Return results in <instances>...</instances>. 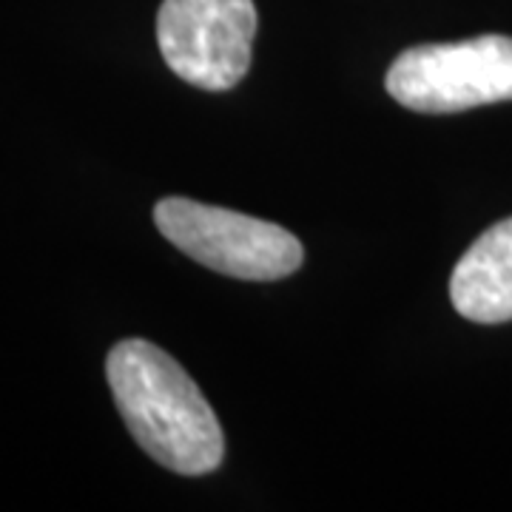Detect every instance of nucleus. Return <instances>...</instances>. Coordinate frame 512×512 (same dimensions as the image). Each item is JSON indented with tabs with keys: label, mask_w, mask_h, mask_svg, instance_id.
Masks as SVG:
<instances>
[{
	"label": "nucleus",
	"mask_w": 512,
	"mask_h": 512,
	"mask_svg": "<svg viewBox=\"0 0 512 512\" xmlns=\"http://www.w3.org/2000/svg\"><path fill=\"white\" fill-rule=\"evenodd\" d=\"M154 222L171 245L205 268L234 279H285L305 259L302 242L282 225L185 197L157 202Z\"/></svg>",
	"instance_id": "obj_2"
},
{
	"label": "nucleus",
	"mask_w": 512,
	"mask_h": 512,
	"mask_svg": "<svg viewBox=\"0 0 512 512\" xmlns=\"http://www.w3.org/2000/svg\"><path fill=\"white\" fill-rule=\"evenodd\" d=\"M450 299L464 319L498 325L512 319V217L495 222L458 259Z\"/></svg>",
	"instance_id": "obj_5"
},
{
	"label": "nucleus",
	"mask_w": 512,
	"mask_h": 512,
	"mask_svg": "<svg viewBox=\"0 0 512 512\" xmlns=\"http://www.w3.org/2000/svg\"><path fill=\"white\" fill-rule=\"evenodd\" d=\"M387 92L404 109L453 114L512 100V37L413 46L387 69Z\"/></svg>",
	"instance_id": "obj_3"
},
{
	"label": "nucleus",
	"mask_w": 512,
	"mask_h": 512,
	"mask_svg": "<svg viewBox=\"0 0 512 512\" xmlns=\"http://www.w3.org/2000/svg\"><path fill=\"white\" fill-rule=\"evenodd\" d=\"M254 0H163L157 43L168 69L205 92H228L251 69Z\"/></svg>",
	"instance_id": "obj_4"
},
{
	"label": "nucleus",
	"mask_w": 512,
	"mask_h": 512,
	"mask_svg": "<svg viewBox=\"0 0 512 512\" xmlns=\"http://www.w3.org/2000/svg\"><path fill=\"white\" fill-rule=\"evenodd\" d=\"M106 379L131 439L157 464L180 476H205L220 467V421L163 348L146 339L117 342L106 359Z\"/></svg>",
	"instance_id": "obj_1"
}]
</instances>
